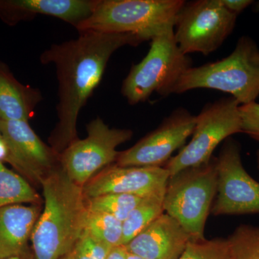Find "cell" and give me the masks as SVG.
<instances>
[{"label":"cell","instance_id":"1","mask_svg":"<svg viewBox=\"0 0 259 259\" xmlns=\"http://www.w3.org/2000/svg\"><path fill=\"white\" fill-rule=\"evenodd\" d=\"M72 40L53 44L40 56L42 64H54L59 83L58 122L49 137L61 154L77 137L78 117L105 74L112 54L121 48L146 42L133 33L86 30Z\"/></svg>","mask_w":259,"mask_h":259},{"label":"cell","instance_id":"2","mask_svg":"<svg viewBox=\"0 0 259 259\" xmlns=\"http://www.w3.org/2000/svg\"><path fill=\"white\" fill-rule=\"evenodd\" d=\"M44 209L32 231L34 259H59L69 253L84 231L89 212L83 187L61 166L42 181Z\"/></svg>","mask_w":259,"mask_h":259},{"label":"cell","instance_id":"3","mask_svg":"<svg viewBox=\"0 0 259 259\" xmlns=\"http://www.w3.org/2000/svg\"><path fill=\"white\" fill-rule=\"evenodd\" d=\"M197 89L230 94L240 105L256 102L259 97V47L256 42L243 35L226 58L192 66L181 76L172 94Z\"/></svg>","mask_w":259,"mask_h":259},{"label":"cell","instance_id":"4","mask_svg":"<svg viewBox=\"0 0 259 259\" xmlns=\"http://www.w3.org/2000/svg\"><path fill=\"white\" fill-rule=\"evenodd\" d=\"M191 67L192 59L182 53L175 40V26L168 27L151 39L148 54L131 67L121 93L131 105L147 101L153 93L168 96Z\"/></svg>","mask_w":259,"mask_h":259},{"label":"cell","instance_id":"5","mask_svg":"<svg viewBox=\"0 0 259 259\" xmlns=\"http://www.w3.org/2000/svg\"><path fill=\"white\" fill-rule=\"evenodd\" d=\"M184 0H99L91 16L78 27V31L133 33L145 41L169 26Z\"/></svg>","mask_w":259,"mask_h":259},{"label":"cell","instance_id":"6","mask_svg":"<svg viewBox=\"0 0 259 259\" xmlns=\"http://www.w3.org/2000/svg\"><path fill=\"white\" fill-rule=\"evenodd\" d=\"M217 158L170 177L163 199L164 212L194 240L204 239L206 222L217 193Z\"/></svg>","mask_w":259,"mask_h":259},{"label":"cell","instance_id":"7","mask_svg":"<svg viewBox=\"0 0 259 259\" xmlns=\"http://www.w3.org/2000/svg\"><path fill=\"white\" fill-rule=\"evenodd\" d=\"M240 104L233 97L209 102L196 116L192 138L164 168L170 177L186 168L200 166L212 159L220 144L242 133Z\"/></svg>","mask_w":259,"mask_h":259},{"label":"cell","instance_id":"8","mask_svg":"<svg viewBox=\"0 0 259 259\" xmlns=\"http://www.w3.org/2000/svg\"><path fill=\"white\" fill-rule=\"evenodd\" d=\"M237 18L221 0L185 1L175 18V40L186 55L208 56L231 35Z\"/></svg>","mask_w":259,"mask_h":259},{"label":"cell","instance_id":"9","mask_svg":"<svg viewBox=\"0 0 259 259\" xmlns=\"http://www.w3.org/2000/svg\"><path fill=\"white\" fill-rule=\"evenodd\" d=\"M88 136L77 139L60 154V166L70 180L83 187L106 167L114 164L117 148L134 136L130 129L112 128L97 117L87 125Z\"/></svg>","mask_w":259,"mask_h":259},{"label":"cell","instance_id":"10","mask_svg":"<svg viewBox=\"0 0 259 259\" xmlns=\"http://www.w3.org/2000/svg\"><path fill=\"white\" fill-rule=\"evenodd\" d=\"M217 193L213 215L259 214V182L247 172L238 141H224L217 158Z\"/></svg>","mask_w":259,"mask_h":259},{"label":"cell","instance_id":"11","mask_svg":"<svg viewBox=\"0 0 259 259\" xmlns=\"http://www.w3.org/2000/svg\"><path fill=\"white\" fill-rule=\"evenodd\" d=\"M196 116L178 107L159 126L132 147L120 152L116 164L122 166L163 167L193 134Z\"/></svg>","mask_w":259,"mask_h":259},{"label":"cell","instance_id":"12","mask_svg":"<svg viewBox=\"0 0 259 259\" xmlns=\"http://www.w3.org/2000/svg\"><path fill=\"white\" fill-rule=\"evenodd\" d=\"M0 133L8 151L7 162L32 182L40 185L60 166V154L38 137L28 122L0 120Z\"/></svg>","mask_w":259,"mask_h":259},{"label":"cell","instance_id":"13","mask_svg":"<svg viewBox=\"0 0 259 259\" xmlns=\"http://www.w3.org/2000/svg\"><path fill=\"white\" fill-rule=\"evenodd\" d=\"M170 175L164 167H106L83 186L87 199L107 194L147 197L165 194Z\"/></svg>","mask_w":259,"mask_h":259},{"label":"cell","instance_id":"14","mask_svg":"<svg viewBox=\"0 0 259 259\" xmlns=\"http://www.w3.org/2000/svg\"><path fill=\"white\" fill-rule=\"evenodd\" d=\"M99 0H0V16L15 25L37 15L59 18L77 29L92 14Z\"/></svg>","mask_w":259,"mask_h":259},{"label":"cell","instance_id":"15","mask_svg":"<svg viewBox=\"0 0 259 259\" xmlns=\"http://www.w3.org/2000/svg\"><path fill=\"white\" fill-rule=\"evenodd\" d=\"M190 239L175 218L163 213L124 247L145 259H178Z\"/></svg>","mask_w":259,"mask_h":259},{"label":"cell","instance_id":"16","mask_svg":"<svg viewBox=\"0 0 259 259\" xmlns=\"http://www.w3.org/2000/svg\"><path fill=\"white\" fill-rule=\"evenodd\" d=\"M40 213V204H13L0 208V259L25 254Z\"/></svg>","mask_w":259,"mask_h":259},{"label":"cell","instance_id":"17","mask_svg":"<svg viewBox=\"0 0 259 259\" xmlns=\"http://www.w3.org/2000/svg\"><path fill=\"white\" fill-rule=\"evenodd\" d=\"M42 100L38 89L19 82L0 63V120L28 122Z\"/></svg>","mask_w":259,"mask_h":259},{"label":"cell","instance_id":"18","mask_svg":"<svg viewBox=\"0 0 259 259\" xmlns=\"http://www.w3.org/2000/svg\"><path fill=\"white\" fill-rule=\"evenodd\" d=\"M38 193L23 177L0 161V208L13 204H40Z\"/></svg>","mask_w":259,"mask_h":259},{"label":"cell","instance_id":"19","mask_svg":"<svg viewBox=\"0 0 259 259\" xmlns=\"http://www.w3.org/2000/svg\"><path fill=\"white\" fill-rule=\"evenodd\" d=\"M163 195L144 197L122 222V245L144 231L150 224L164 213Z\"/></svg>","mask_w":259,"mask_h":259},{"label":"cell","instance_id":"20","mask_svg":"<svg viewBox=\"0 0 259 259\" xmlns=\"http://www.w3.org/2000/svg\"><path fill=\"white\" fill-rule=\"evenodd\" d=\"M83 234L115 248L122 245V223L107 213L89 209Z\"/></svg>","mask_w":259,"mask_h":259},{"label":"cell","instance_id":"21","mask_svg":"<svg viewBox=\"0 0 259 259\" xmlns=\"http://www.w3.org/2000/svg\"><path fill=\"white\" fill-rule=\"evenodd\" d=\"M142 199L131 194H107L87 199L90 210L107 213L122 223Z\"/></svg>","mask_w":259,"mask_h":259},{"label":"cell","instance_id":"22","mask_svg":"<svg viewBox=\"0 0 259 259\" xmlns=\"http://www.w3.org/2000/svg\"><path fill=\"white\" fill-rule=\"evenodd\" d=\"M227 239L231 259H259V227L241 225Z\"/></svg>","mask_w":259,"mask_h":259},{"label":"cell","instance_id":"23","mask_svg":"<svg viewBox=\"0 0 259 259\" xmlns=\"http://www.w3.org/2000/svg\"><path fill=\"white\" fill-rule=\"evenodd\" d=\"M178 259H231L228 239H190Z\"/></svg>","mask_w":259,"mask_h":259},{"label":"cell","instance_id":"24","mask_svg":"<svg viewBox=\"0 0 259 259\" xmlns=\"http://www.w3.org/2000/svg\"><path fill=\"white\" fill-rule=\"evenodd\" d=\"M242 133L259 143V103L240 105Z\"/></svg>","mask_w":259,"mask_h":259},{"label":"cell","instance_id":"25","mask_svg":"<svg viewBox=\"0 0 259 259\" xmlns=\"http://www.w3.org/2000/svg\"><path fill=\"white\" fill-rule=\"evenodd\" d=\"M79 241L93 259H107L112 248L88 235L83 234Z\"/></svg>","mask_w":259,"mask_h":259},{"label":"cell","instance_id":"26","mask_svg":"<svg viewBox=\"0 0 259 259\" xmlns=\"http://www.w3.org/2000/svg\"><path fill=\"white\" fill-rule=\"evenodd\" d=\"M223 6L233 14L238 16L248 7L252 6L253 0H221Z\"/></svg>","mask_w":259,"mask_h":259},{"label":"cell","instance_id":"27","mask_svg":"<svg viewBox=\"0 0 259 259\" xmlns=\"http://www.w3.org/2000/svg\"><path fill=\"white\" fill-rule=\"evenodd\" d=\"M71 253L74 259H93L80 241L75 245Z\"/></svg>","mask_w":259,"mask_h":259},{"label":"cell","instance_id":"28","mask_svg":"<svg viewBox=\"0 0 259 259\" xmlns=\"http://www.w3.org/2000/svg\"><path fill=\"white\" fill-rule=\"evenodd\" d=\"M107 259H127V250L123 245L112 248Z\"/></svg>","mask_w":259,"mask_h":259},{"label":"cell","instance_id":"29","mask_svg":"<svg viewBox=\"0 0 259 259\" xmlns=\"http://www.w3.org/2000/svg\"><path fill=\"white\" fill-rule=\"evenodd\" d=\"M7 158H8V151H7L4 140L0 133V161H7Z\"/></svg>","mask_w":259,"mask_h":259},{"label":"cell","instance_id":"30","mask_svg":"<svg viewBox=\"0 0 259 259\" xmlns=\"http://www.w3.org/2000/svg\"><path fill=\"white\" fill-rule=\"evenodd\" d=\"M252 10L255 13H259V1H254L252 5Z\"/></svg>","mask_w":259,"mask_h":259},{"label":"cell","instance_id":"31","mask_svg":"<svg viewBox=\"0 0 259 259\" xmlns=\"http://www.w3.org/2000/svg\"><path fill=\"white\" fill-rule=\"evenodd\" d=\"M127 259H145L139 255H135L134 253H129L127 251Z\"/></svg>","mask_w":259,"mask_h":259},{"label":"cell","instance_id":"32","mask_svg":"<svg viewBox=\"0 0 259 259\" xmlns=\"http://www.w3.org/2000/svg\"><path fill=\"white\" fill-rule=\"evenodd\" d=\"M59 259H74L73 258L72 255H71V252L68 254L64 255V256L61 257V258Z\"/></svg>","mask_w":259,"mask_h":259},{"label":"cell","instance_id":"33","mask_svg":"<svg viewBox=\"0 0 259 259\" xmlns=\"http://www.w3.org/2000/svg\"><path fill=\"white\" fill-rule=\"evenodd\" d=\"M256 162H257V168H258V174H259V149L256 153Z\"/></svg>","mask_w":259,"mask_h":259},{"label":"cell","instance_id":"34","mask_svg":"<svg viewBox=\"0 0 259 259\" xmlns=\"http://www.w3.org/2000/svg\"><path fill=\"white\" fill-rule=\"evenodd\" d=\"M5 259H21V257L15 256V257H11V258H5Z\"/></svg>","mask_w":259,"mask_h":259}]
</instances>
